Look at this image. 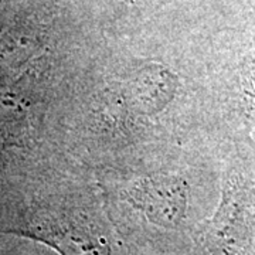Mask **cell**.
I'll use <instances>...</instances> for the list:
<instances>
[{
    "instance_id": "obj_1",
    "label": "cell",
    "mask_w": 255,
    "mask_h": 255,
    "mask_svg": "<svg viewBox=\"0 0 255 255\" xmlns=\"http://www.w3.org/2000/svg\"><path fill=\"white\" fill-rule=\"evenodd\" d=\"M0 234L40 243L58 255H114L100 216L71 201L37 203Z\"/></svg>"
},
{
    "instance_id": "obj_2",
    "label": "cell",
    "mask_w": 255,
    "mask_h": 255,
    "mask_svg": "<svg viewBox=\"0 0 255 255\" xmlns=\"http://www.w3.org/2000/svg\"><path fill=\"white\" fill-rule=\"evenodd\" d=\"M129 201L152 223L173 228L186 213V187L182 180L172 177L142 179L129 190Z\"/></svg>"
}]
</instances>
